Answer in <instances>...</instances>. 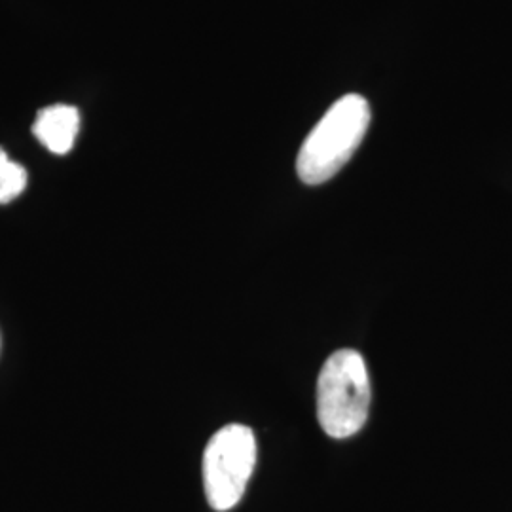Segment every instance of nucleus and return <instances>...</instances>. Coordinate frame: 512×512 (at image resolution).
<instances>
[{"label":"nucleus","instance_id":"obj_1","mask_svg":"<svg viewBox=\"0 0 512 512\" xmlns=\"http://www.w3.org/2000/svg\"><path fill=\"white\" fill-rule=\"evenodd\" d=\"M370 126V105L357 93L338 99L311 129L298 152L296 171L302 183L330 181L363 143Z\"/></svg>","mask_w":512,"mask_h":512},{"label":"nucleus","instance_id":"obj_3","mask_svg":"<svg viewBox=\"0 0 512 512\" xmlns=\"http://www.w3.org/2000/svg\"><path fill=\"white\" fill-rule=\"evenodd\" d=\"M256 465L255 433L241 423L224 425L203 452V488L211 509H234L247 490Z\"/></svg>","mask_w":512,"mask_h":512},{"label":"nucleus","instance_id":"obj_5","mask_svg":"<svg viewBox=\"0 0 512 512\" xmlns=\"http://www.w3.org/2000/svg\"><path fill=\"white\" fill-rule=\"evenodd\" d=\"M27 169L8 158L4 148H0V203L14 202L27 188Z\"/></svg>","mask_w":512,"mask_h":512},{"label":"nucleus","instance_id":"obj_2","mask_svg":"<svg viewBox=\"0 0 512 512\" xmlns=\"http://www.w3.org/2000/svg\"><path fill=\"white\" fill-rule=\"evenodd\" d=\"M370 376L365 359L355 349L332 353L317 380V420L332 439L357 435L370 408Z\"/></svg>","mask_w":512,"mask_h":512},{"label":"nucleus","instance_id":"obj_4","mask_svg":"<svg viewBox=\"0 0 512 512\" xmlns=\"http://www.w3.org/2000/svg\"><path fill=\"white\" fill-rule=\"evenodd\" d=\"M80 129V112L71 105H52L38 110L33 133L54 154H67Z\"/></svg>","mask_w":512,"mask_h":512}]
</instances>
